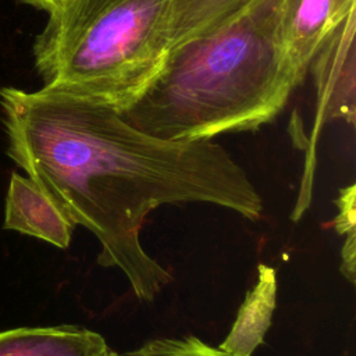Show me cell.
<instances>
[{
	"mask_svg": "<svg viewBox=\"0 0 356 356\" xmlns=\"http://www.w3.org/2000/svg\"><path fill=\"white\" fill-rule=\"evenodd\" d=\"M355 28L356 8L323 42L310 64L317 99L314 136L328 120H343L350 125L355 122Z\"/></svg>",
	"mask_w": 356,
	"mask_h": 356,
	"instance_id": "4",
	"label": "cell"
},
{
	"mask_svg": "<svg viewBox=\"0 0 356 356\" xmlns=\"http://www.w3.org/2000/svg\"><path fill=\"white\" fill-rule=\"evenodd\" d=\"M171 0H61L33 42L43 86L132 106L165 64Z\"/></svg>",
	"mask_w": 356,
	"mask_h": 356,
	"instance_id": "3",
	"label": "cell"
},
{
	"mask_svg": "<svg viewBox=\"0 0 356 356\" xmlns=\"http://www.w3.org/2000/svg\"><path fill=\"white\" fill-rule=\"evenodd\" d=\"M108 352L99 332L78 325L0 331V356H107Z\"/></svg>",
	"mask_w": 356,
	"mask_h": 356,
	"instance_id": "7",
	"label": "cell"
},
{
	"mask_svg": "<svg viewBox=\"0 0 356 356\" xmlns=\"http://www.w3.org/2000/svg\"><path fill=\"white\" fill-rule=\"evenodd\" d=\"M107 356H231L220 348H213L199 339L188 335L181 338H157L143 343L140 348L129 352H108Z\"/></svg>",
	"mask_w": 356,
	"mask_h": 356,
	"instance_id": "10",
	"label": "cell"
},
{
	"mask_svg": "<svg viewBox=\"0 0 356 356\" xmlns=\"http://www.w3.org/2000/svg\"><path fill=\"white\" fill-rule=\"evenodd\" d=\"M256 285L246 293L236 318L220 349L231 356H252L264 341L277 299L275 270L260 263Z\"/></svg>",
	"mask_w": 356,
	"mask_h": 356,
	"instance_id": "8",
	"label": "cell"
},
{
	"mask_svg": "<svg viewBox=\"0 0 356 356\" xmlns=\"http://www.w3.org/2000/svg\"><path fill=\"white\" fill-rule=\"evenodd\" d=\"M355 199H356V185L352 184L339 191V196L335 200L338 206V216L334 221V227L338 234L346 235L355 231Z\"/></svg>",
	"mask_w": 356,
	"mask_h": 356,
	"instance_id": "11",
	"label": "cell"
},
{
	"mask_svg": "<svg viewBox=\"0 0 356 356\" xmlns=\"http://www.w3.org/2000/svg\"><path fill=\"white\" fill-rule=\"evenodd\" d=\"M282 0H253L222 26L170 50L142 96L120 111L165 140H211L273 121L300 85L280 31Z\"/></svg>",
	"mask_w": 356,
	"mask_h": 356,
	"instance_id": "2",
	"label": "cell"
},
{
	"mask_svg": "<svg viewBox=\"0 0 356 356\" xmlns=\"http://www.w3.org/2000/svg\"><path fill=\"white\" fill-rule=\"evenodd\" d=\"M24 3H28L36 8H42L44 11H50L53 7H56L61 0H21Z\"/></svg>",
	"mask_w": 356,
	"mask_h": 356,
	"instance_id": "13",
	"label": "cell"
},
{
	"mask_svg": "<svg viewBox=\"0 0 356 356\" xmlns=\"http://www.w3.org/2000/svg\"><path fill=\"white\" fill-rule=\"evenodd\" d=\"M345 243L342 246L341 257V273L349 282H355V261H356V234L355 231H350L345 235Z\"/></svg>",
	"mask_w": 356,
	"mask_h": 356,
	"instance_id": "12",
	"label": "cell"
},
{
	"mask_svg": "<svg viewBox=\"0 0 356 356\" xmlns=\"http://www.w3.org/2000/svg\"><path fill=\"white\" fill-rule=\"evenodd\" d=\"M356 8V0H282L280 31L288 60L303 82L330 33Z\"/></svg>",
	"mask_w": 356,
	"mask_h": 356,
	"instance_id": "5",
	"label": "cell"
},
{
	"mask_svg": "<svg viewBox=\"0 0 356 356\" xmlns=\"http://www.w3.org/2000/svg\"><path fill=\"white\" fill-rule=\"evenodd\" d=\"M253 0H171V49L188 39L209 33L239 13Z\"/></svg>",
	"mask_w": 356,
	"mask_h": 356,
	"instance_id": "9",
	"label": "cell"
},
{
	"mask_svg": "<svg viewBox=\"0 0 356 356\" xmlns=\"http://www.w3.org/2000/svg\"><path fill=\"white\" fill-rule=\"evenodd\" d=\"M0 106L8 156L96 236L97 263L117 267L140 300H153L172 281L140 243L152 210L200 202L249 220L261 216L256 186L213 139H160L106 103L53 86L1 88Z\"/></svg>",
	"mask_w": 356,
	"mask_h": 356,
	"instance_id": "1",
	"label": "cell"
},
{
	"mask_svg": "<svg viewBox=\"0 0 356 356\" xmlns=\"http://www.w3.org/2000/svg\"><path fill=\"white\" fill-rule=\"evenodd\" d=\"M4 228L65 249L70 246L75 224L33 179L14 172L6 196Z\"/></svg>",
	"mask_w": 356,
	"mask_h": 356,
	"instance_id": "6",
	"label": "cell"
}]
</instances>
